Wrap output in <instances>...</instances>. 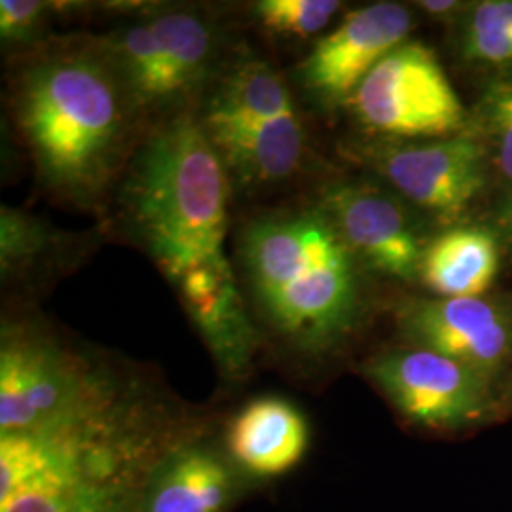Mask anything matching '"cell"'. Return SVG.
Segmentation results:
<instances>
[{
	"mask_svg": "<svg viewBox=\"0 0 512 512\" xmlns=\"http://www.w3.org/2000/svg\"><path fill=\"white\" fill-rule=\"evenodd\" d=\"M482 143L499 181L512 188V78L497 80L484 93L480 109Z\"/></svg>",
	"mask_w": 512,
	"mask_h": 512,
	"instance_id": "cell-21",
	"label": "cell"
},
{
	"mask_svg": "<svg viewBox=\"0 0 512 512\" xmlns=\"http://www.w3.org/2000/svg\"><path fill=\"white\" fill-rule=\"evenodd\" d=\"M366 160L404 202L442 224L467 215L492 167L482 139L471 131L427 143H385L372 148Z\"/></svg>",
	"mask_w": 512,
	"mask_h": 512,
	"instance_id": "cell-9",
	"label": "cell"
},
{
	"mask_svg": "<svg viewBox=\"0 0 512 512\" xmlns=\"http://www.w3.org/2000/svg\"><path fill=\"white\" fill-rule=\"evenodd\" d=\"M141 490L80 480L19 495L2 503L0 512H139Z\"/></svg>",
	"mask_w": 512,
	"mask_h": 512,
	"instance_id": "cell-18",
	"label": "cell"
},
{
	"mask_svg": "<svg viewBox=\"0 0 512 512\" xmlns=\"http://www.w3.org/2000/svg\"><path fill=\"white\" fill-rule=\"evenodd\" d=\"M363 374L404 420L423 429L458 431L494 416V384L437 351H384L366 361Z\"/></svg>",
	"mask_w": 512,
	"mask_h": 512,
	"instance_id": "cell-8",
	"label": "cell"
},
{
	"mask_svg": "<svg viewBox=\"0 0 512 512\" xmlns=\"http://www.w3.org/2000/svg\"><path fill=\"white\" fill-rule=\"evenodd\" d=\"M418 8L429 18L450 23V21H458L461 16L469 14L471 4L459 2V0H420Z\"/></svg>",
	"mask_w": 512,
	"mask_h": 512,
	"instance_id": "cell-23",
	"label": "cell"
},
{
	"mask_svg": "<svg viewBox=\"0 0 512 512\" xmlns=\"http://www.w3.org/2000/svg\"><path fill=\"white\" fill-rule=\"evenodd\" d=\"M230 188L192 110L158 120L135 148L118 203L129 236L175 289L202 275L238 277L224 251Z\"/></svg>",
	"mask_w": 512,
	"mask_h": 512,
	"instance_id": "cell-3",
	"label": "cell"
},
{
	"mask_svg": "<svg viewBox=\"0 0 512 512\" xmlns=\"http://www.w3.org/2000/svg\"><path fill=\"white\" fill-rule=\"evenodd\" d=\"M10 110L38 183L80 209L120 183L143 114L97 38L38 46L12 73Z\"/></svg>",
	"mask_w": 512,
	"mask_h": 512,
	"instance_id": "cell-1",
	"label": "cell"
},
{
	"mask_svg": "<svg viewBox=\"0 0 512 512\" xmlns=\"http://www.w3.org/2000/svg\"><path fill=\"white\" fill-rule=\"evenodd\" d=\"M414 19L399 2H372L349 12L296 67L298 86L319 107L348 105L368 73L408 40Z\"/></svg>",
	"mask_w": 512,
	"mask_h": 512,
	"instance_id": "cell-11",
	"label": "cell"
},
{
	"mask_svg": "<svg viewBox=\"0 0 512 512\" xmlns=\"http://www.w3.org/2000/svg\"><path fill=\"white\" fill-rule=\"evenodd\" d=\"M340 8L338 0H258L253 14L274 35L308 38L327 29Z\"/></svg>",
	"mask_w": 512,
	"mask_h": 512,
	"instance_id": "cell-20",
	"label": "cell"
},
{
	"mask_svg": "<svg viewBox=\"0 0 512 512\" xmlns=\"http://www.w3.org/2000/svg\"><path fill=\"white\" fill-rule=\"evenodd\" d=\"M495 228H497V238L511 251L512 255V188H509L507 196L499 205V211L495 217Z\"/></svg>",
	"mask_w": 512,
	"mask_h": 512,
	"instance_id": "cell-24",
	"label": "cell"
},
{
	"mask_svg": "<svg viewBox=\"0 0 512 512\" xmlns=\"http://www.w3.org/2000/svg\"><path fill=\"white\" fill-rule=\"evenodd\" d=\"M412 348L429 349L476 370L488 382L512 359V306L488 296L420 298L397 310Z\"/></svg>",
	"mask_w": 512,
	"mask_h": 512,
	"instance_id": "cell-12",
	"label": "cell"
},
{
	"mask_svg": "<svg viewBox=\"0 0 512 512\" xmlns=\"http://www.w3.org/2000/svg\"><path fill=\"white\" fill-rule=\"evenodd\" d=\"M321 209L359 262L376 274L414 281L429 239L401 196L368 183L325 186Z\"/></svg>",
	"mask_w": 512,
	"mask_h": 512,
	"instance_id": "cell-10",
	"label": "cell"
},
{
	"mask_svg": "<svg viewBox=\"0 0 512 512\" xmlns=\"http://www.w3.org/2000/svg\"><path fill=\"white\" fill-rule=\"evenodd\" d=\"M368 131L387 139H444L471 131L439 57L418 40H406L368 73L348 103Z\"/></svg>",
	"mask_w": 512,
	"mask_h": 512,
	"instance_id": "cell-7",
	"label": "cell"
},
{
	"mask_svg": "<svg viewBox=\"0 0 512 512\" xmlns=\"http://www.w3.org/2000/svg\"><path fill=\"white\" fill-rule=\"evenodd\" d=\"M196 118L241 188L285 183L304 164L306 129L293 92L264 59L245 55L220 69Z\"/></svg>",
	"mask_w": 512,
	"mask_h": 512,
	"instance_id": "cell-5",
	"label": "cell"
},
{
	"mask_svg": "<svg viewBox=\"0 0 512 512\" xmlns=\"http://www.w3.org/2000/svg\"><path fill=\"white\" fill-rule=\"evenodd\" d=\"M57 4L40 0H0V40L4 50L35 48Z\"/></svg>",
	"mask_w": 512,
	"mask_h": 512,
	"instance_id": "cell-22",
	"label": "cell"
},
{
	"mask_svg": "<svg viewBox=\"0 0 512 512\" xmlns=\"http://www.w3.org/2000/svg\"><path fill=\"white\" fill-rule=\"evenodd\" d=\"M156 37L171 114L207 88L217 76L219 31L205 12L192 6H156L143 12Z\"/></svg>",
	"mask_w": 512,
	"mask_h": 512,
	"instance_id": "cell-15",
	"label": "cell"
},
{
	"mask_svg": "<svg viewBox=\"0 0 512 512\" xmlns=\"http://www.w3.org/2000/svg\"><path fill=\"white\" fill-rule=\"evenodd\" d=\"M129 385L50 330L4 323L0 336V435L59 425L114 403Z\"/></svg>",
	"mask_w": 512,
	"mask_h": 512,
	"instance_id": "cell-6",
	"label": "cell"
},
{
	"mask_svg": "<svg viewBox=\"0 0 512 512\" xmlns=\"http://www.w3.org/2000/svg\"><path fill=\"white\" fill-rule=\"evenodd\" d=\"M499 238L476 226H454L429 239L420 281L439 298L484 296L499 274Z\"/></svg>",
	"mask_w": 512,
	"mask_h": 512,
	"instance_id": "cell-16",
	"label": "cell"
},
{
	"mask_svg": "<svg viewBox=\"0 0 512 512\" xmlns=\"http://www.w3.org/2000/svg\"><path fill=\"white\" fill-rule=\"evenodd\" d=\"M84 241L76 234L31 213L2 205L0 209V272L4 283H40L44 277L67 272Z\"/></svg>",
	"mask_w": 512,
	"mask_h": 512,
	"instance_id": "cell-17",
	"label": "cell"
},
{
	"mask_svg": "<svg viewBox=\"0 0 512 512\" xmlns=\"http://www.w3.org/2000/svg\"><path fill=\"white\" fill-rule=\"evenodd\" d=\"M239 285L275 340L319 359L342 348L365 315V266L319 203L245 220L236 243Z\"/></svg>",
	"mask_w": 512,
	"mask_h": 512,
	"instance_id": "cell-2",
	"label": "cell"
},
{
	"mask_svg": "<svg viewBox=\"0 0 512 512\" xmlns=\"http://www.w3.org/2000/svg\"><path fill=\"white\" fill-rule=\"evenodd\" d=\"M308 418L283 397H258L228 421L222 448L253 486L291 473L310 450Z\"/></svg>",
	"mask_w": 512,
	"mask_h": 512,
	"instance_id": "cell-14",
	"label": "cell"
},
{
	"mask_svg": "<svg viewBox=\"0 0 512 512\" xmlns=\"http://www.w3.org/2000/svg\"><path fill=\"white\" fill-rule=\"evenodd\" d=\"M253 484L202 429L179 440L150 471L139 512H230Z\"/></svg>",
	"mask_w": 512,
	"mask_h": 512,
	"instance_id": "cell-13",
	"label": "cell"
},
{
	"mask_svg": "<svg viewBox=\"0 0 512 512\" xmlns=\"http://www.w3.org/2000/svg\"><path fill=\"white\" fill-rule=\"evenodd\" d=\"M463 55L484 65L512 63V0H484L469 10Z\"/></svg>",
	"mask_w": 512,
	"mask_h": 512,
	"instance_id": "cell-19",
	"label": "cell"
},
{
	"mask_svg": "<svg viewBox=\"0 0 512 512\" xmlns=\"http://www.w3.org/2000/svg\"><path fill=\"white\" fill-rule=\"evenodd\" d=\"M198 429L131 387L74 420L0 435V505L80 480L143 488L167 450Z\"/></svg>",
	"mask_w": 512,
	"mask_h": 512,
	"instance_id": "cell-4",
	"label": "cell"
}]
</instances>
